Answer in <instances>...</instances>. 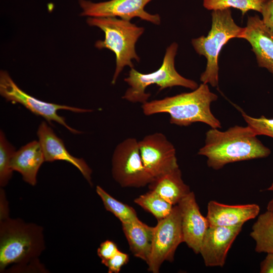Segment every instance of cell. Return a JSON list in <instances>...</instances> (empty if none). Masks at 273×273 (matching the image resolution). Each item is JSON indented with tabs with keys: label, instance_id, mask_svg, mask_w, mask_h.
Returning a JSON list of instances; mask_svg holds the SVG:
<instances>
[{
	"label": "cell",
	"instance_id": "ffe728a7",
	"mask_svg": "<svg viewBox=\"0 0 273 273\" xmlns=\"http://www.w3.org/2000/svg\"><path fill=\"white\" fill-rule=\"evenodd\" d=\"M250 236L256 243V252L273 253V211L267 210L258 216Z\"/></svg>",
	"mask_w": 273,
	"mask_h": 273
},
{
	"label": "cell",
	"instance_id": "4fadbf2b",
	"mask_svg": "<svg viewBox=\"0 0 273 273\" xmlns=\"http://www.w3.org/2000/svg\"><path fill=\"white\" fill-rule=\"evenodd\" d=\"M177 205L181 212L184 242L196 254H199L209 226L208 219L200 212L193 192L183 198Z\"/></svg>",
	"mask_w": 273,
	"mask_h": 273
},
{
	"label": "cell",
	"instance_id": "ba28073f",
	"mask_svg": "<svg viewBox=\"0 0 273 273\" xmlns=\"http://www.w3.org/2000/svg\"><path fill=\"white\" fill-rule=\"evenodd\" d=\"M112 174L122 187H143L154 179L143 163L136 139L127 138L117 145L112 158Z\"/></svg>",
	"mask_w": 273,
	"mask_h": 273
},
{
	"label": "cell",
	"instance_id": "44dd1931",
	"mask_svg": "<svg viewBox=\"0 0 273 273\" xmlns=\"http://www.w3.org/2000/svg\"><path fill=\"white\" fill-rule=\"evenodd\" d=\"M134 202L151 213L158 220L168 216L174 206L158 194L152 190L140 195L134 199Z\"/></svg>",
	"mask_w": 273,
	"mask_h": 273
},
{
	"label": "cell",
	"instance_id": "9c48e42d",
	"mask_svg": "<svg viewBox=\"0 0 273 273\" xmlns=\"http://www.w3.org/2000/svg\"><path fill=\"white\" fill-rule=\"evenodd\" d=\"M0 94L8 101L19 103L33 114L46 119L49 124L55 121L64 126L71 132L80 133L78 131L67 125L65 118L59 115L57 111L66 110L75 113H85L93 111L91 109H82L71 106L48 103L28 95L15 83L9 73L4 70L0 72Z\"/></svg>",
	"mask_w": 273,
	"mask_h": 273
},
{
	"label": "cell",
	"instance_id": "2e32d148",
	"mask_svg": "<svg viewBox=\"0 0 273 273\" xmlns=\"http://www.w3.org/2000/svg\"><path fill=\"white\" fill-rule=\"evenodd\" d=\"M260 212L256 204L227 205L212 200L207 205L209 226H234L255 218Z\"/></svg>",
	"mask_w": 273,
	"mask_h": 273
},
{
	"label": "cell",
	"instance_id": "7a4b0ae2",
	"mask_svg": "<svg viewBox=\"0 0 273 273\" xmlns=\"http://www.w3.org/2000/svg\"><path fill=\"white\" fill-rule=\"evenodd\" d=\"M270 153L249 126L237 125L225 131L211 128L206 133L204 145L198 152L207 158V165L214 170L229 163L265 158Z\"/></svg>",
	"mask_w": 273,
	"mask_h": 273
},
{
	"label": "cell",
	"instance_id": "d6986e66",
	"mask_svg": "<svg viewBox=\"0 0 273 273\" xmlns=\"http://www.w3.org/2000/svg\"><path fill=\"white\" fill-rule=\"evenodd\" d=\"M149 187L173 205H177L191 192L184 183L179 167L154 178Z\"/></svg>",
	"mask_w": 273,
	"mask_h": 273
},
{
	"label": "cell",
	"instance_id": "ac0fdd59",
	"mask_svg": "<svg viewBox=\"0 0 273 273\" xmlns=\"http://www.w3.org/2000/svg\"><path fill=\"white\" fill-rule=\"evenodd\" d=\"M122 230L133 255L146 262L150 256L154 227L139 218L122 223Z\"/></svg>",
	"mask_w": 273,
	"mask_h": 273
},
{
	"label": "cell",
	"instance_id": "5bb4252c",
	"mask_svg": "<svg viewBox=\"0 0 273 273\" xmlns=\"http://www.w3.org/2000/svg\"><path fill=\"white\" fill-rule=\"evenodd\" d=\"M241 38L252 47L259 67L266 69L273 77V32L258 15L248 17Z\"/></svg>",
	"mask_w": 273,
	"mask_h": 273
},
{
	"label": "cell",
	"instance_id": "83f0119b",
	"mask_svg": "<svg viewBox=\"0 0 273 273\" xmlns=\"http://www.w3.org/2000/svg\"><path fill=\"white\" fill-rule=\"evenodd\" d=\"M260 13L263 22L273 32V0L266 1Z\"/></svg>",
	"mask_w": 273,
	"mask_h": 273
},
{
	"label": "cell",
	"instance_id": "30bf717a",
	"mask_svg": "<svg viewBox=\"0 0 273 273\" xmlns=\"http://www.w3.org/2000/svg\"><path fill=\"white\" fill-rule=\"evenodd\" d=\"M139 145L143 163L154 179L179 167L175 149L163 133L147 135Z\"/></svg>",
	"mask_w": 273,
	"mask_h": 273
},
{
	"label": "cell",
	"instance_id": "484cf974",
	"mask_svg": "<svg viewBox=\"0 0 273 273\" xmlns=\"http://www.w3.org/2000/svg\"><path fill=\"white\" fill-rule=\"evenodd\" d=\"M128 260V255L118 250L112 257L102 263L108 268V272L118 273L122 267L127 263Z\"/></svg>",
	"mask_w": 273,
	"mask_h": 273
},
{
	"label": "cell",
	"instance_id": "8fae6325",
	"mask_svg": "<svg viewBox=\"0 0 273 273\" xmlns=\"http://www.w3.org/2000/svg\"><path fill=\"white\" fill-rule=\"evenodd\" d=\"M152 0H110L94 3L79 0L82 12L80 15L88 17H119L130 21L135 17L156 25L161 23L158 14H151L145 10V6Z\"/></svg>",
	"mask_w": 273,
	"mask_h": 273
},
{
	"label": "cell",
	"instance_id": "5b68a950",
	"mask_svg": "<svg viewBox=\"0 0 273 273\" xmlns=\"http://www.w3.org/2000/svg\"><path fill=\"white\" fill-rule=\"evenodd\" d=\"M212 25L206 36L192 40L194 49L207 60L205 71L200 78L202 83L216 87L218 84V56L223 46L230 39L241 38L244 27L236 24L230 9L212 11Z\"/></svg>",
	"mask_w": 273,
	"mask_h": 273
},
{
	"label": "cell",
	"instance_id": "cb8c5ba5",
	"mask_svg": "<svg viewBox=\"0 0 273 273\" xmlns=\"http://www.w3.org/2000/svg\"><path fill=\"white\" fill-rule=\"evenodd\" d=\"M15 152V148L6 139L3 131L0 132V186L3 188L11 179L13 170L11 162Z\"/></svg>",
	"mask_w": 273,
	"mask_h": 273
},
{
	"label": "cell",
	"instance_id": "277c9868",
	"mask_svg": "<svg viewBox=\"0 0 273 273\" xmlns=\"http://www.w3.org/2000/svg\"><path fill=\"white\" fill-rule=\"evenodd\" d=\"M86 22L88 25L97 27L104 32V39L97 41L95 47L99 49H107L115 54L116 67L111 81L114 84L125 66L133 67L132 60L140 62L135 46L145 29L130 21L117 17H89Z\"/></svg>",
	"mask_w": 273,
	"mask_h": 273
},
{
	"label": "cell",
	"instance_id": "7402d4cb",
	"mask_svg": "<svg viewBox=\"0 0 273 273\" xmlns=\"http://www.w3.org/2000/svg\"><path fill=\"white\" fill-rule=\"evenodd\" d=\"M96 191L105 209L114 214L122 223L138 218L132 207L115 199L100 186H97Z\"/></svg>",
	"mask_w": 273,
	"mask_h": 273
},
{
	"label": "cell",
	"instance_id": "f1b7e54d",
	"mask_svg": "<svg viewBox=\"0 0 273 273\" xmlns=\"http://www.w3.org/2000/svg\"><path fill=\"white\" fill-rule=\"evenodd\" d=\"M8 202L4 190L1 187L0 190V220L9 217Z\"/></svg>",
	"mask_w": 273,
	"mask_h": 273
},
{
	"label": "cell",
	"instance_id": "4dcf8cb0",
	"mask_svg": "<svg viewBox=\"0 0 273 273\" xmlns=\"http://www.w3.org/2000/svg\"><path fill=\"white\" fill-rule=\"evenodd\" d=\"M267 191L273 192V181L270 186L267 188ZM266 209L267 210L273 211V197L272 199L268 202Z\"/></svg>",
	"mask_w": 273,
	"mask_h": 273
},
{
	"label": "cell",
	"instance_id": "7c38bea8",
	"mask_svg": "<svg viewBox=\"0 0 273 273\" xmlns=\"http://www.w3.org/2000/svg\"><path fill=\"white\" fill-rule=\"evenodd\" d=\"M243 225L209 226L199 252L206 266H223L229 250L241 232Z\"/></svg>",
	"mask_w": 273,
	"mask_h": 273
},
{
	"label": "cell",
	"instance_id": "603a6c76",
	"mask_svg": "<svg viewBox=\"0 0 273 273\" xmlns=\"http://www.w3.org/2000/svg\"><path fill=\"white\" fill-rule=\"evenodd\" d=\"M266 0H203V7L208 10L231 8L240 10L243 15L250 10L261 12Z\"/></svg>",
	"mask_w": 273,
	"mask_h": 273
},
{
	"label": "cell",
	"instance_id": "e0dca14e",
	"mask_svg": "<svg viewBox=\"0 0 273 273\" xmlns=\"http://www.w3.org/2000/svg\"><path fill=\"white\" fill-rule=\"evenodd\" d=\"M44 161V155L39 142L33 141L15 151L11 160V167L13 171L21 174L24 181L34 186L37 183V174Z\"/></svg>",
	"mask_w": 273,
	"mask_h": 273
},
{
	"label": "cell",
	"instance_id": "d4e9b609",
	"mask_svg": "<svg viewBox=\"0 0 273 273\" xmlns=\"http://www.w3.org/2000/svg\"><path fill=\"white\" fill-rule=\"evenodd\" d=\"M245 121L257 135H263L273 138V118H267L264 116L255 118L247 115L240 109Z\"/></svg>",
	"mask_w": 273,
	"mask_h": 273
},
{
	"label": "cell",
	"instance_id": "f546056e",
	"mask_svg": "<svg viewBox=\"0 0 273 273\" xmlns=\"http://www.w3.org/2000/svg\"><path fill=\"white\" fill-rule=\"evenodd\" d=\"M260 273H273V253H267L260 266Z\"/></svg>",
	"mask_w": 273,
	"mask_h": 273
},
{
	"label": "cell",
	"instance_id": "6da1fadb",
	"mask_svg": "<svg viewBox=\"0 0 273 273\" xmlns=\"http://www.w3.org/2000/svg\"><path fill=\"white\" fill-rule=\"evenodd\" d=\"M43 232L19 218L0 220V272H47L39 260L46 248Z\"/></svg>",
	"mask_w": 273,
	"mask_h": 273
},
{
	"label": "cell",
	"instance_id": "52a82bcc",
	"mask_svg": "<svg viewBox=\"0 0 273 273\" xmlns=\"http://www.w3.org/2000/svg\"><path fill=\"white\" fill-rule=\"evenodd\" d=\"M183 242L181 212L175 205L170 214L158 220L154 227L151 252L147 262L148 271L158 273L164 261L172 262L177 248Z\"/></svg>",
	"mask_w": 273,
	"mask_h": 273
},
{
	"label": "cell",
	"instance_id": "4316f807",
	"mask_svg": "<svg viewBox=\"0 0 273 273\" xmlns=\"http://www.w3.org/2000/svg\"><path fill=\"white\" fill-rule=\"evenodd\" d=\"M118 250L117 245L113 241L106 240L100 244L97 253L102 262L112 257Z\"/></svg>",
	"mask_w": 273,
	"mask_h": 273
},
{
	"label": "cell",
	"instance_id": "9a60e30c",
	"mask_svg": "<svg viewBox=\"0 0 273 273\" xmlns=\"http://www.w3.org/2000/svg\"><path fill=\"white\" fill-rule=\"evenodd\" d=\"M37 134L45 161L52 162L56 160H62L72 164L92 186V170L90 168L82 158L74 157L68 152L63 141L55 134L46 122L42 121L39 125Z\"/></svg>",
	"mask_w": 273,
	"mask_h": 273
},
{
	"label": "cell",
	"instance_id": "8992f818",
	"mask_svg": "<svg viewBox=\"0 0 273 273\" xmlns=\"http://www.w3.org/2000/svg\"><path fill=\"white\" fill-rule=\"evenodd\" d=\"M178 49L176 42L172 43L166 50L161 66L154 72L142 73L133 67L130 68L128 76L124 79L129 87L122 98L131 103L147 102L151 95L146 93V88L156 84L159 90L175 86H183L194 90L198 83L179 74L174 66V59Z\"/></svg>",
	"mask_w": 273,
	"mask_h": 273
},
{
	"label": "cell",
	"instance_id": "3957f363",
	"mask_svg": "<svg viewBox=\"0 0 273 273\" xmlns=\"http://www.w3.org/2000/svg\"><path fill=\"white\" fill-rule=\"evenodd\" d=\"M218 99L208 84L202 83L191 92L184 93L162 99L147 101L142 105L143 113L150 116L158 113L169 114L170 123L180 126L202 122L213 128L221 123L212 113L210 106Z\"/></svg>",
	"mask_w": 273,
	"mask_h": 273
}]
</instances>
